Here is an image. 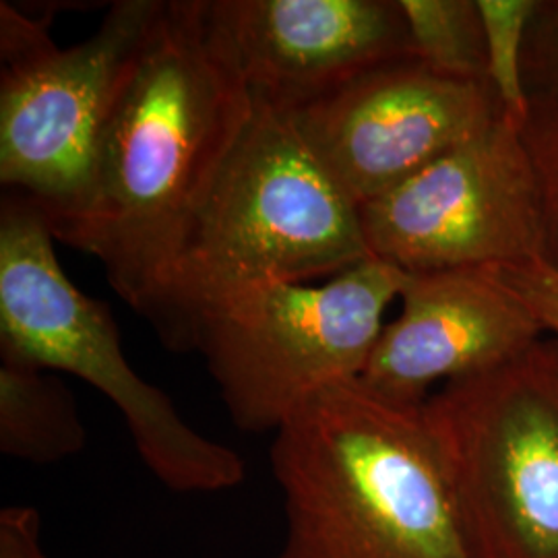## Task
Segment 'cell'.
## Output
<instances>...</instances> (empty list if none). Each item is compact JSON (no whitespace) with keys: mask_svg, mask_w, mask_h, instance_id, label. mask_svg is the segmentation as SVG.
<instances>
[{"mask_svg":"<svg viewBox=\"0 0 558 558\" xmlns=\"http://www.w3.org/2000/svg\"><path fill=\"white\" fill-rule=\"evenodd\" d=\"M253 110L209 0H166L101 131L83 203L50 228L54 239L100 260L120 299L151 319Z\"/></svg>","mask_w":558,"mask_h":558,"instance_id":"cell-1","label":"cell"},{"mask_svg":"<svg viewBox=\"0 0 558 558\" xmlns=\"http://www.w3.org/2000/svg\"><path fill=\"white\" fill-rule=\"evenodd\" d=\"M269 459L286 515L276 558H472L422 408L339 380L279 426Z\"/></svg>","mask_w":558,"mask_h":558,"instance_id":"cell-2","label":"cell"},{"mask_svg":"<svg viewBox=\"0 0 558 558\" xmlns=\"http://www.w3.org/2000/svg\"><path fill=\"white\" fill-rule=\"evenodd\" d=\"M371 257L356 201L288 112L255 100L189 226L149 323L161 343L184 352L191 320L207 304L257 281L336 278Z\"/></svg>","mask_w":558,"mask_h":558,"instance_id":"cell-3","label":"cell"},{"mask_svg":"<svg viewBox=\"0 0 558 558\" xmlns=\"http://www.w3.org/2000/svg\"><path fill=\"white\" fill-rule=\"evenodd\" d=\"M40 207L13 191L0 205V356L96 387L124 420L147 470L174 493L242 484L244 459L195 430L160 387L143 379L120 345L110 306L83 294L57 255Z\"/></svg>","mask_w":558,"mask_h":558,"instance_id":"cell-4","label":"cell"},{"mask_svg":"<svg viewBox=\"0 0 558 558\" xmlns=\"http://www.w3.org/2000/svg\"><path fill=\"white\" fill-rule=\"evenodd\" d=\"M410 274L371 257L323 286L257 281L201 308L186 350H199L230 418L276 433L325 387L359 379Z\"/></svg>","mask_w":558,"mask_h":558,"instance_id":"cell-5","label":"cell"},{"mask_svg":"<svg viewBox=\"0 0 558 558\" xmlns=\"http://www.w3.org/2000/svg\"><path fill=\"white\" fill-rule=\"evenodd\" d=\"M422 414L472 558H558V339L440 387Z\"/></svg>","mask_w":558,"mask_h":558,"instance_id":"cell-6","label":"cell"},{"mask_svg":"<svg viewBox=\"0 0 558 558\" xmlns=\"http://www.w3.org/2000/svg\"><path fill=\"white\" fill-rule=\"evenodd\" d=\"M166 0H117L87 40L60 48L50 20L0 2V182L48 226L80 209L101 131Z\"/></svg>","mask_w":558,"mask_h":558,"instance_id":"cell-7","label":"cell"},{"mask_svg":"<svg viewBox=\"0 0 558 558\" xmlns=\"http://www.w3.org/2000/svg\"><path fill=\"white\" fill-rule=\"evenodd\" d=\"M373 257L405 274L497 269L548 257L523 124L486 131L360 207Z\"/></svg>","mask_w":558,"mask_h":558,"instance_id":"cell-8","label":"cell"},{"mask_svg":"<svg viewBox=\"0 0 558 558\" xmlns=\"http://www.w3.org/2000/svg\"><path fill=\"white\" fill-rule=\"evenodd\" d=\"M500 112L488 83L449 77L410 57L288 114L362 207L474 140Z\"/></svg>","mask_w":558,"mask_h":558,"instance_id":"cell-9","label":"cell"},{"mask_svg":"<svg viewBox=\"0 0 558 558\" xmlns=\"http://www.w3.org/2000/svg\"><path fill=\"white\" fill-rule=\"evenodd\" d=\"M251 96L281 112L410 59L398 0H209Z\"/></svg>","mask_w":558,"mask_h":558,"instance_id":"cell-10","label":"cell"},{"mask_svg":"<svg viewBox=\"0 0 558 558\" xmlns=\"http://www.w3.org/2000/svg\"><path fill=\"white\" fill-rule=\"evenodd\" d=\"M359 379L373 393L422 408L437 389L525 352L546 333L490 269L410 274Z\"/></svg>","mask_w":558,"mask_h":558,"instance_id":"cell-11","label":"cell"},{"mask_svg":"<svg viewBox=\"0 0 558 558\" xmlns=\"http://www.w3.org/2000/svg\"><path fill=\"white\" fill-rule=\"evenodd\" d=\"M87 442L75 396L57 373L0 356V451L29 463L73 458Z\"/></svg>","mask_w":558,"mask_h":558,"instance_id":"cell-12","label":"cell"},{"mask_svg":"<svg viewBox=\"0 0 558 558\" xmlns=\"http://www.w3.org/2000/svg\"><path fill=\"white\" fill-rule=\"evenodd\" d=\"M410 54L442 75L486 80V44L478 0H398Z\"/></svg>","mask_w":558,"mask_h":558,"instance_id":"cell-13","label":"cell"},{"mask_svg":"<svg viewBox=\"0 0 558 558\" xmlns=\"http://www.w3.org/2000/svg\"><path fill=\"white\" fill-rule=\"evenodd\" d=\"M486 44V80L502 114L525 124L534 100L525 87V41L538 0H478Z\"/></svg>","mask_w":558,"mask_h":558,"instance_id":"cell-14","label":"cell"},{"mask_svg":"<svg viewBox=\"0 0 558 558\" xmlns=\"http://www.w3.org/2000/svg\"><path fill=\"white\" fill-rule=\"evenodd\" d=\"M523 141L538 182L548 257L558 263V100L542 108L532 106Z\"/></svg>","mask_w":558,"mask_h":558,"instance_id":"cell-15","label":"cell"},{"mask_svg":"<svg viewBox=\"0 0 558 558\" xmlns=\"http://www.w3.org/2000/svg\"><path fill=\"white\" fill-rule=\"evenodd\" d=\"M490 271L534 315L542 331L558 339V263L542 259Z\"/></svg>","mask_w":558,"mask_h":558,"instance_id":"cell-16","label":"cell"},{"mask_svg":"<svg viewBox=\"0 0 558 558\" xmlns=\"http://www.w3.org/2000/svg\"><path fill=\"white\" fill-rule=\"evenodd\" d=\"M0 558H50L41 542L40 513L13 505L0 511Z\"/></svg>","mask_w":558,"mask_h":558,"instance_id":"cell-17","label":"cell"},{"mask_svg":"<svg viewBox=\"0 0 558 558\" xmlns=\"http://www.w3.org/2000/svg\"><path fill=\"white\" fill-rule=\"evenodd\" d=\"M532 36H539L536 52L544 66V77L558 85V0L539 2L538 13L532 23Z\"/></svg>","mask_w":558,"mask_h":558,"instance_id":"cell-18","label":"cell"}]
</instances>
